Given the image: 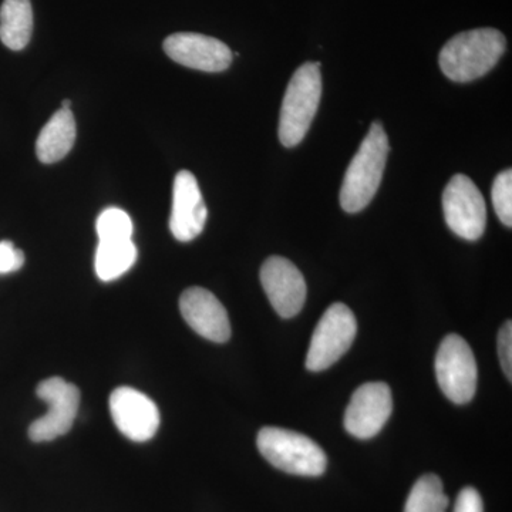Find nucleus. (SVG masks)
Here are the masks:
<instances>
[{"label": "nucleus", "instance_id": "17", "mask_svg": "<svg viewBox=\"0 0 512 512\" xmlns=\"http://www.w3.org/2000/svg\"><path fill=\"white\" fill-rule=\"evenodd\" d=\"M137 255L136 245L131 239L99 241L94 269L100 281H116L136 264Z\"/></svg>", "mask_w": 512, "mask_h": 512}, {"label": "nucleus", "instance_id": "10", "mask_svg": "<svg viewBox=\"0 0 512 512\" xmlns=\"http://www.w3.org/2000/svg\"><path fill=\"white\" fill-rule=\"evenodd\" d=\"M110 413L120 433L136 443L153 439L160 427L156 403L133 387H119L111 393Z\"/></svg>", "mask_w": 512, "mask_h": 512}, {"label": "nucleus", "instance_id": "13", "mask_svg": "<svg viewBox=\"0 0 512 512\" xmlns=\"http://www.w3.org/2000/svg\"><path fill=\"white\" fill-rule=\"evenodd\" d=\"M207 218L208 208L197 178L190 171H180L174 180L171 234L178 241L190 242L204 231Z\"/></svg>", "mask_w": 512, "mask_h": 512}, {"label": "nucleus", "instance_id": "15", "mask_svg": "<svg viewBox=\"0 0 512 512\" xmlns=\"http://www.w3.org/2000/svg\"><path fill=\"white\" fill-rule=\"evenodd\" d=\"M76 133V120L72 110L56 111L37 137V158L43 164H55L63 160L72 151Z\"/></svg>", "mask_w": 512, "mask_h": 512}, {"label": "nucleus", "instance_id": "21", "mask_svg": "<svg viewBox=\"0 0 512 512\" xmlns=\"http://www.w3.org/2000/svg\"><path fill=\"white\" fill-rule=\"evenodd\" d=\"M25 265V254L10 241L0 242V275L19 271Z\"/></svg>", "mask_w": 512, "mask_h": 512}, {"label": "nucleus", "instance_id": "19", "mask_svg": "<svg viewBox=\"0 0 512 512\" xmlns=\"http://www.w3.org/2000/svg\"><path fill=\"white\" fill-rule=\"evenodd\" d=\"M96 231L100 241H123L133 235V221L126 211L120 208H107L99 215Z\"/></svg>", "mask_w": 512, "mask_h": 512}, {"label": "nucleus", "instance_id": "2", "mask_svg": "<svg viewBox=\"0 0 512 512\" xmlns=\"http://www.w3.org/2000/svg\"><path fill=\"white\" fill-rule=\"evenodd\" d=\"M389 151L386 131L382 124L376 121L346 170L340 190V205L343 210L349 214H356L365 210L375 198L382 183Z\"/></svg>", "mask_w": 512, "mask_h": 512}, {"label": "nucleus", "instance_id": "18", "mask_svg": "<svg viewBox=\"0 0 512 512\" xmlns=\"http://www.w3.org/2000/svg\"><path fill=\"white\" fill-rule=\"evenodd\" d=\"M448 497L443 483L434 474H426L416 481L407 497L404 512H447Z\"/></svg>", "mask_w": 512, "mask_h": 512}, {"label": "nucleus", "instance_id": "8", "mask_svg": "<svg viewBox=\"0 0 512 512\" xmlns=\"http://www.w3.org/2000/svg\"><path fill=\"white\" fill-rule=\"evenodd\" d=\"M36 393L47 404V413L30 424V440L43 443L64 436L79 412V389L62 377H50L37 386Z\"/></svg>", "mask_w": 512, "mask_h": 512}, {"label": "nucleus", "instance_id": "1", "mask_svg": "<svg viewBox=\"0 0 512 512\" xmlns=\"http://www.w3.org/2000/svg\"><path fill=\"white\" fill-rule=\"evenodd\" d=\"M507 49L500 30H467L451 37L439 56L441 72L451 82L470 83L494 69Z\"/></svg>", "mask_w": 512, "mask_h": 512}, {"label": "nucleus", "instance_id": "3", "mask_svg": "<svg viewBox=\"0 0 512 512\" xmlns=\"http://www.w3.org/2000/svg\"><path fill=\"white\" fill-rule=\"evenodd\" d=\"M322 97L320 63H305L293 73L282 101L279 140L286 148L302 143L308 134Z\"/></svg>", "mask_w": 512, "mask_h": 512}, {"label": "nucleus", "instance_id": "23", "mask_svg": "<svg viewBox=\"0 0 512 512\" xmlns=\"http://www.w3.org/2000/svg\"><path fill=\"white\" fill-rule=\"evenodd\" d=\"M454 512H484L483 498L473 487H466L457 495Z\"/></svg>", "mask_w": 512, "mask_h": 512}, {"label": "nucleus", "instance_id": "11", "mask_svg": "<svg viewBox=\"0 0 512 512\" xmlns=\"http://www.w3.org/2000/svg\"><path fill=\"white\" fill-rule=\"evenodd\" d=\"M163 47L175 63L207 73L224 72L234 57L224 42L200 33H174L164 40Z\"/></svg>", "mask_w": 512, "mask_h": 512}, {"label": "nucleus", "instance_id": "20", "mask_svg": "<svg viewBox=\"0 0 512 512\" xmlns=\"http://www.w3.org/2000/svg\"><path fill=\"white\" fill-rule=\"evenodd\" d=\"M493 197L494 210L497 212L498 218L503 222L505 227L511 228L512 225V171H501L495 177L493 184Z\"/></svg>", "mask_w": 512, "mask_h": 512}, {"label": "nucleus", "instance_id": "7", "mask_svg": "<svg viewBox=\"0 0 512 512\" xmlns=\"http://www.w3.org/2000/svg\"><path fill=\"white\" fill-rule=\"evenodd\" d=\"M443 211L448 228L457 237L477 241L487 224V207L483 194L467 175L457 174L443 192Z\"/></svg>", "mask_w": 512, "mask_h": 512}, {"label": "nucleus", "instance_id": "24", "mask_svg": "<svg viewBox=\"0 0 512 512\" xmlns=\"http://www.w3.org/2000/svg\"><path fill=\"white\" fill-rule=\"evenodd\" d=\"M62 109L63 110H72V101L64 100L62 103Z\"/></svg>", "mask_w": 512, "mask_h": 512}, {"label": "nucleus", "instance_id": "6", "mask_svg": "<svg viewBox=\"0 0 512 512\" xmlns=\"http://www.w3.org/2000/svg\"><path fill=\"white\" fill-rule=\"evenodd\" d=\"M436 376L450 402L466 404L477 390V363L470 345L458 335H448L436 356Z\"/></svg>", "mask_w": 512, "mask_h": 512}, {"label": "nucleus", "instance_id": "12", "mask_svg": "<svg viewBox=\"0 0 512 512\" xmlns=\"http://www.w3.org/2000/svg\"><path fill=\"white\" fill-rule=\"evenodd\" d=\"M262 288L282 318L291 319L302 311L306 282L298 268L282 256H271L261 268Z\"/></svg>", "mask_w": 512, "mask_h": 512}, {"label": "nucleus", "instance_id": "4", "mask_svg": "<svg viewBox=\"0 0 512 512\" xmlns=\"http://www.w3.org/2000/svg\"><path fill=\"white\" fill-rule=\"evenodd\" d=\"M256 444L266 461L293 476L319 477L328 466L319 444L296 431L265 427L259 431Z\"/></svg>", "mask_w": 512, "mask_h": 512}, {"label": "nucleus", "instance_id": "16", "mask_svg": "<svg viewBox=\"0 0 512 512\" xmlns=\"http://www.w3.org/2000/svg\"><path fill=\"white\" fill-rule=\"evenodd\" d=\"M33 33L30 0H5L0 8V40L10 50L25 49Z\"/></svg>", "mask_w": 512, "mask_h": 512}, {"label": "nucleus", "instance_id": "5", "mask_svg": "<svg viewBox=\"0 0 512 512\" xmlns=\"http://www.w3.org/2000/svg\"><path fill=\"white\" fill-rule=\"evenodd\" d=\"M357 322L355 315L343 303H333L323 313L306 356V369L322 372L335 365L352 346L356 338Z\"/></svg>", "mask_w": 512, "mask_h": 512}, {"label": "nucleus", "instance_id": "9", "mask_svg": "<svg viewBox=\"0 0 512 512\" xmlns=\"http://www.w3.org/2000/svg\"><path fill=\"white\" fill-rule=\"evenodd\" d=\"M392 412V390L386 383L362 384L346 409L345 429L357 439H372L382 431Z\"/></svg>", "mask_w": 512, "mask_h": 512}, {"label": "nucleus", "instance_id": "22", "mask_svg": "<svg viewBox=\"0 0 512 512\" xmlns=\"http://www.w3.org/2000/svg\"><path fill=\"white\" fill-rule=\"evenodd\" d=\"M498 352H500L501 366L507 379L512 380V323H504L498 335Z\"/></svg>", "mask_w": 512, "mask_h": 512}, {"label": "nucleus", "instance_id": "14", "mask_svg": "<svg viewBox=\"0 0 512 512\" xmlns=\"http://www.w3.org/2000/svg\"><path fill=\"white\" fill-rule=\"evenodd\" d=\"M180 311L185 322L204 339L224 343L231 338V323L227 309L214 293L194 286L180 298Z\"/></svg>", "mask_w": 512, "mask_h": 512}]
</instances>
